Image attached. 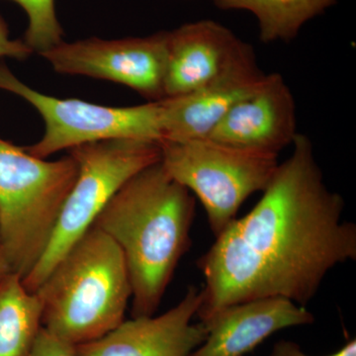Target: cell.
<instances>
[{"mask_svg": "<svg viewBox=\"0 0 356 356\" xmlns=\"http://www.w3.org/2000/svg\"><path fill=\"white\" fill-rule=\"evenodd\" d=\"M261 198L216 236L197 266L205 277L200 322L226 307L283 297L306 307L327 274L356 259V226L330 191L313 143L298 133Z\"/></svg>", "mask_w": 356, "mask_h": 356, "instance_id": "6da1fadb", "label": "cell"}, {"mask_svg": "<svg viewBox=\"0 0 356 356\" xmlns=\"http://www.w3.org/2000/svg\"><path fill=\"white\" fill-rule=\"evenodd\" d=\"M195 197L161 161L115 193L92 226L120 248L132 287V318L153 316L191 245Z\"/></svg>", "mask_w": 356, "mask_h": 356, "instance_id": "7a4b0ae2", "label": "cell"}, {"mask_svg": "<svg viewBox=\"0 0 356 356\" xmlns=\"http://www.w3.org/2000/svg\"><path fill=\"white\" fill-rule=\"evenodd\" d=\"M42 327L74 346L102 339L124 322L132 287L117 243L91 227L36 292Z\"/></svg>", "mask_w": 356, "mask_h": 356, "instance_id": "3957f363", "label": "cell"}, {"mask_svg": "<svg viewBox=\"0 0 356 356\" xmlns=\"http://www.w3.org/2000/svg\"><path fill=\"white\" fill-rule=\"evenodd\" d=\"M77 172L70 154L46 161L0 137V252L11 273L23 280L43 257Z\"/></svg>", "mask_w": 356, "mask_h": 356, "instance_id": "277c9868", "label": "cell"}, {"mask_svg": "<svg viewBox=\"0 0 356 356\" xmlns=\"http://www.w3.org/2000/svg\"><path fill=\"white\" fill-rule=\"evenodd\" d=\"M69 154L76 159L79 172L46 252L22 280L31 293L92 227L115 193L134 175L161 161V146L149 140H105L70 149Z\"/></svg>", "mask_w": 356, "mask_h": 356, "instance_id": "5b68a950", "label": "cell"}, {"mask_svg": "<svg viewBox=\"0 0 356 356\" xmlns=\"http://www.w3.org/2000/svg\"><path fill=\"white\" fill-rule=\"evenodd\" d=\"M161 163L168 175L202 203L215 236L236 219L241 206L264 191L278 156L241 149L218 140H161Z\"/></svg>", "mask_w": 356, "mask_h": 356, "instance_id": "8992f818", "label": "cell"}, {"mask_svg": "<svg viewBox=\"0 0 356 356\" xmlns=\"http://www.w3.org/2000/svg\"><path fill=\"white\" fill-rule=\"evenodd\" d=\"M0 89L19 96L37 109L44 122L39 142L25 147L33 156L46 159L58 152L113 139L161 143L159 102L131 107H110L83 100L44 95L21 81L0 63Z\"/></svg>", "mask_w": 356, "mask_h": 356, "instance_id": "52a82bcc", "label": "cell"}, {"mask_svg": "<svg viewBox=\"0 0 356 356\" xmlns=\"http://www.w3.org/2000/svg\"><path fill=\"white\" fill-rule=\"evenodd\" d=\"M40 56L60 74L123 84L147 102L165 97L168 31L146 37L63 41Z\"/></svg>", "mask_w": 356, "mask_h": 356, "instance_id": "ba28073f", "label": "cell"}, {"mask_svg": "<svg viewBox=\"0 0 356 356\" xmlns=\"http://www.w3.org/2000/svg\"><path fill=\"white\" fill-rule=\"evenodd\" d=\"M264 74L252 47L217 21H195L168 31L165 98Z\"/></svg>", "mask_w": 356, "mask_h": 356, "instance_id": "9c48e42d", "label": "cell"}, {"mask_svg": "<svg viewBox=\"0 0 356 356\" xmlns=\"http://www.w3.org/2000/svg\"><path fill=\"white\" fill-rule=\"evenodd\" d=\"M202 303L191 286L177 306L161 315L124 321L102 339L76 346L77 356H191L205 341L203 323L192 324Z\"/></svg>", "mask_w": 356, "mask_h": 356, "instance_id": "30bf717a", "label": "cell"}, {"mask_svg": "<svg viewBox=\"0 0 356 356\" xmlns=\"http://www.w3.org/2000/svg\"><path fill=\"white\" fill-rule=\"evenodd\" d=\"M298 135L297 108L291 88L277 72L229 110L209 139L241 149L278 156Z\"/></svg>", "mask_w": 356, "mask_h": 356, "instance_id": "8fae6325", "label": "cell"}, {"mask_svg": "<svg viewBox=\"0 0 356 356\" xmlns=\"http://www.w3.org/2000/svg\"><path fill=\"white\" fill-rule=\"evenodd\" d=\"M314 322L306 307L283 297L242 302L201 322L207 327V337L191 356H245L276 332Z\"/></svg>", "mask_w": 356, "mask_h": 356, "instance_id": "7c38bea8", "label": "cell"}, {"mask_svg": "<svg viewBox=\"0 0 356 356\" xmlns=\"http://www.w3.org/2000/svg\"><path fill=\"white\" fill-rule=\"evenodd\" d=\"M264 76L199 89L159 100L161 140L206 139L229 110L261 84Z\"/></svg>", "mask_w": 356, "mask_h": 356, "instance_id": "4fadbf2b", "label": "cell"}, {"mask_svg": "<svg viewBox=\"0 0 356 356\" xmlns=\"http://www.w3.org/2000/svg\"><path fill=\"white\" fill-rule=\"evenodd\" d=\"M41 329L38 296L9 273L0 282V356H29Z\"/></svg>", "mask_w": 356, "mask_h": 356, "instance_id": "5bb4252c", "label": "cell"}, {"mask_svg": "<svg viewBox=\"0 0 356 356\" xmlns=\"http://www.w3.org/2000/svg\"><path fill=\"white\" fill-rule=\"evenodd\" d=\"M339 0H212L222 10L248 11L257 18L264 43L291 42L303 26Z\"/></svg>", "mask_w": 356, "mask_h": 356, "instance_id": "9a60e30c", "label": "cell"}, {"mask_svg": "<svg viewBox=\"0 0 356 356\" xmlns=\"http://www.w3.org/2000/svg\"><path fill=\"white\" fill-rule=\"evenodd\" d=\"M22 7L29 19L24 39L33 53L42 54L62 43L64 30L56 14L55 0H9Z\"/></svg>", "mask_w": 356, "mask_h": 356, "instance_id": "2e32d148", "label": "cell"}, {"mask_svg": "<svg viewBox=\"0 0 356 356\" xmlns=\"http://www.w3.org/2000/svg\"><path fill=\"white\" fill-rule=\"evenodd\" d=\"M29 356H77L76 346L42 327Z\"/></svg>", "mask_w": 356, "mask_h": 356, "instance_id": "e0dca14e", "label": "cell"}, {"mask_svg": "<svg viewBox=\"0 0 356 356\" xmlns=\"http://www.w3.org/2000/svg\"><path fill=\"white\" fill-rule=\"evenodd\" d=\"M32 54L33 51L23 40L10 39L6 23L0 18V60L10 58L24 60Z\"/></svg>", "mask_w": 356, "mask_h": 356, "instance_id": "ac0fdd59", "label": "cell"}, {"mask_svg": "<svg viewBox=\"0 0 356 356\" xmlns=\"http://www.w3.org/2000/svg\"><path fill=\"white\" fill-rule=\"evenodd\" d=\"M269 356H310L306 355L298 343L294 341L281 339L274 344L273 350ZM325 356H356V341L351 339L343 348H339L336 353Z\"/></svg>", "mask_w": 356, "mask_h": 356, "instance_id": "d6986e66", "label": "cell"}, {"mask_svg": "<svg viewBox=\"0 0 356 356\" xmlns=\"http://www.w3.org/2000/svg\"><path fill=\"white\" fill-rule=\"evenodd\" d=\"M9 273H11L10 268H9L8 264H7L3 255L0 252V282H1L3 278L6 277V275H8Z\"/></svg>", "mask_w": 356, "mask_h": 356, "instance_id": "ffe728a7", "label": "cell"}]
</instances>
